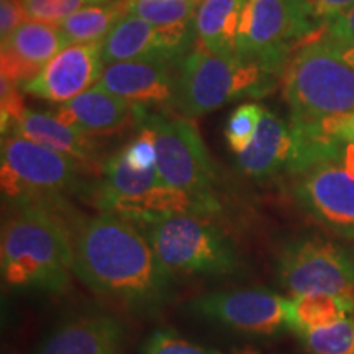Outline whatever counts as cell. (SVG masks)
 <instances>
[{
    "label": "cell",
    "mask_w": 354,
    "mask_h": 354,
    "mask_svg": "<svg viewBox=\"0 0 354 354\" xmlns=\"http://www.w3.org/2000/svg\"><path fill=\"white\" fill-rule=\"evenodd\" d=\"M74 272L88 289L127 307H153L165 299L169 276L135 221L104 212L69 228Z\"/></svg>",
    "instance_id": "6da1fadb"
},
{
    "label": "cell",
    "mask_w": 354,
    "mask_h": 354,
    "mask_svg": "<svg viewBox=\"0 0 354 354\" xmlns=\"http://www.w3.org/2000/svg\"><path fill=\"white\" fill-rule=\"evenodd\" d=\"M0 269L6 286L59 294L74 272L68 225L41 205H15L2 225Z\"/></svg>",
    "instance_id": "7a4b0ae2"
},
{
    "label": "cell",
    "mask_w": 354,
    "mask_h": 354,
    "mask_svg": "<svg viewBox=\"0 0 354 354\" xmlns=\"http://www.w3.org/2000/svg\"><path fill=\"white\" fill-rule=\"evenodd\" d=\"M274 73L259 61L241 56H218L194 46L176 71L172 109L196 118L245 97H263L274 87Z\"/></svg>",
    "instance_id": "3957f363"
},
{
    "label": "cell",
    "mask_w": 354,
    "mask_h": 354,
    "mask_svg": "<svg viewBox=\"0 0 354 354\" xmlns=\"http://www.w3.org/2000/svg\"><path fill=\"white\" fill-rule=\"evenodd\" d=\"M290 120L322 122L354 113V69L325 39L304 44L284 69Z\"/></svg>",
    "instance_id": "277c9868"
},
{
    "label": "cell",
    "mask_w": 354,
    "mask_h": 354,
    "mask_svg": "<svg viewBox=\"0 0 354 354\" xmlns=\"http://www.w3.org/2000/svg\"><path fill=\"white\" fill-rule=\"evenodd\" d=\"M133 122L154 133L156 169L162 183L194 196L215 215L220 210L216 172L196 122L184 115L149 112L141 105L133 107Z\"/></svg>",
    "instance_id": "5b68a950"
},
{
    "label": "cell",
    "mask_w": 354,
    "mask_h": 354,
    "mask_svg": "<svg viewBox=\"0 0 354 354\" xmlns=\"http://www.w3.org/2000/svg\"><path fill=\"white\" fill-rule=\"evenodd\" d=\"M162 271L176 276H223L236 271L230 238L209 216L172 215L143 223Z\"/></svg>",
    "instance_id": "8992f818"
},
{
    "label": "cell",
    "mask_w": 354,
    "mask_h": 354,
    "mask_svg": "<svg viewBox=\"0 0 354 354\" xmlns=\"http://www.w3.org/2000/svg\"><path fill=\"white\" fill-rule=\"evenodd\" d=\"M0 156L2 194L15 205L57 203L61 194L81 185V174L86 172L64 154L17 135L2 136Z\"/></svg>",
    "instance_id": "52a82bcc"
},
{
    "label": "cell",
    "mask_w": 354,
    "mask_h": 354,
    "mask_svg": "<svg viewBox=\"0 0 354 354\" xmlns=\"http://www.w3.org/2000/svg\"><path fill=\"white\" fill-rule=\"evenodd\" d=\"M277 276L292 295H333L354 315V246L323 236L295 238L282 246Z\"/></svg>",
    "instance_id": "ba28073f"
},
{
    "label": "cell",
    "mask_w": 354,
    "mask_h": 354,
    "mask_svg": "<svg viewBox=\"0 0 354 354\" xmlns=\"http://www.w3.org/2000/svg\"><path fill=\"white\" fill-rule=\"evenodd\" d=\"M294 197L322 227L354 243V146L295 176Z\"/></svg>",
    "instance_id": "9c48e42d"
},
{
    "label": "cell",
    "mask_w": 354,
    "mask_h": 354,
    "mask_svg": "<svg viewBox=\"0 0 354 354\" xmlns=\"http://www.w3.org/2000/svg\"><path fill=\"white\" fill-rule=\"evenodd\" d=\"M315 28L302 0H248L238 37V56L259 61L279 74L292 41L304 39Z\"/></svg>",
    "instance_id": "30bf717a"
},
{
    "label": "cell",
    "mask_w": 354,
    "mask_h": 354,
    "mask_svg": "<svg viewBox=\"0 0 354 354\" xmlns=\"http://www.w3.org/2000/svg\"><path fill=\"white\" fill-rule=\"evenodd\" d=\"M189 307L196 315L241 333L274 336L295 331L292 297L268 289L212 292L194 299Z\"/></svg>",
    "instance_id": "8fae6325"
},
{
    "label": "cell",
    "mask_w": 354,
    "mask_h": 354,
    "mask_svg": "<svg viewBox=\"0 0 354 354\" xmlns=\"http://www.w3.org/2000/svg\"><path fill=\"white\" fill-rule=\"evenodd\" d=\"M196 44V24L154 26L128 13L102 41V59L105 66L122 61H162L177 66Z\"/></svg>",
    "instance_id": "7c38bea8"
},
{
    "label": "cell",
    "mask_w": 354,
    "mask_h": 354,
    "mask_svg": "<svg viewBox=\"0 0 354 354\" xmlns=\"http://www.w3.org/2000/svg\"><path fill=\"white\" fill-rule=\"evenodd\" d=\"M102 43L69 44L44 66L41 73L21 86V91L37 99L63 105L76 99L104 73Z\"/></svg>",
    "instance_id": "4fadbf2b"
},
{
    "label": "cell",
    "mask_w": 354,
    "mask_h": 354,
    "mask_svg": "<svg viewBox=\"0 0 354 354\" xmlns=\"http://www.w3.org/2000/svg\"><path fill=\"white\" fill-rule=\"evenodd\" d=\"M68 46V38L59 26L26 20L2 41V77L24 86L37 77L44 66Z\"/></svg>",
    "instance_id": "5bb4252c"
},
{
    "label": "cell",
    "mask_w": 354,
    "mask_h": 354,
    "mask_svg": "<svg viewBox=\"0 0 354 354\" xmlns=\"http://www.w3.org/2000/svg\"><path fill=\"white\" fill-rule=\"evenodd\" d=\"M177 66L162 61H122L107 64L97 86L133 105L172 107Z\"/></svg>",
    "instance_id": "9a60e30c"
},
{
    "label": "cell",
    "mask_w": 354,
    "mask_h": 354,
    "mask_svg": "<svg viewBox=\"0 0 354 354\" xmlns=\"http://www.w3.org/2000/svg\"><path fill=\"white\" fill-rule=\"evenodd\" d=\"M297 149V133L292 123L264 109L256 136L245 151L236 154V162L243 174L259 180L271 179L282 172H294Z\"/></svg>",
    "instance_id": "2e32d148"
},
{
    "label": "cell",
    "mask_w": 354,
    "mask_h": 354,
    "mask_svg": "<svg viewBox=\"0 0 354 354\" xmlns=\"http://www.w3.org/2000/svg\"><path fill=\"white\" fill-rule=\"evenodd\" d=\"M10 135L21 136L35 143L64 154L79 162L86 172H100L104 165L99 159L95 138L76 128L66 125L55 113L37 112L26 109L20 120L15 123Z\"/></svg>",
    "instance_id": "e0dca14e"
},
{
    "label": "cell",
    "mask_w": 354,
    "mask_h": 354,
    "mask_svg": "<svg viewBox=\"0 0 354 354\" xmlns=\"http://www.w3.org/2000/svg\"><path fill=\"white\" fill-rule=\"evenodd\" d=\"M122 343V323L115 317L92 313L57 326L37 354H120Z\"/></svg>",
    "instance_id": "ac0fdd59"
},
{
    "label": "cell",
    "mask_w": 354,
    "mask_h": 354,
    "mask_svg": "<svg viewBox=\"0 0 354 354\" xmlns=\"http://www.w3.org/2000/svg\"><path fill=\"white\" fill-rule=\"evenodd\" d=\"M133 107L128 100L95 84L76 99L59 105L55 115L66 125L95 138L125 128L133 120Z\"/></svg>",
    "instance_id": "d6986e66"
},
{
    "label": "cell",
    "mask_w": 354,
    "mask_h": 354,
    "mask_svg": "<svg viewBox=\"0 0 354 354\" xmlns=\"http://www.w3.org/2000/svg\"><path fill=\"white\" fill-rule=\"evenodd\" d=\"M248 0H202L196 15V46L218 56H238Z\"/></svg>",
    "instance_id": "ffe728a7"
},
{
    "label": "cell",
    "mask_w": 354,
    "mask_h": 354,
    "mask_svg": "<svg viewBox=\"0 0 354 354\" xmlns=\"http://www.w3.org/2000/svg\"><path fill=\"white\" fill-rule=\"evenodd\" d=\"M161 183L156 167L149 171L133 169L120 149L104 162L97 203L104 212H112L120 203L141 197Z\"/></svg>",
    "instance_id": "44dd1931"
},
{
    "label": "cell",
    "mask_w": 354,
    "mask_h": 354,
    "mask_svg": "<svg viewBox=\"0 0 354 354\" xmlns=\"http://www.w3.org/2000/svg\"><path fill=\"white\" fill-rule=\"evenodd\" d=\"M131 0H109L99 6H91L68 17L59 28L69 44L102 43L115 25L130 12Z\"/></svg>",
    "instance_id": "7402d4cb"
},
{
    "label": "cell",
    "mask_w": 354,
    "mask_h": 354,
    "mask_svg": "<svg viewBox=\"0 0 354 354\" xmlns=\"http://www.w3.org/2000/svg\"><path fill=\"white\" fill-rule=\"evenodd\" d=\"M292 305H294L295 320L294 333L325 328L353 315L351 308L343 300L328 294L292 295Z\"/></svg>",
    "instance_id": "603a6c76"
},
{
    "label": "cell",
    "mask_w": 354,
    "mask_h": 354,
    "mask_svg": "<svg viewBox=\"0 0 354 354\" xmlns=\"http://www.w3.org/2000/svg\"><path fill=\"white\" fill-rule=\"evenodd\" d=\"M202 0H131V15L140 17L154 26L196 24Z\"/></svg>",
    "instance_id": "cb8c5ba5"
},
{
    "label": "cell",
    "mask_w": 354,
    "mask_h": 354,
    "mask_svg": "<svg viewBox=\"0 0 354 354\" xmlns=\"http://www.w3.org/2000/svg\"><path fill=\"white\" fill-rule=\"evenodd\" d=\"M297 336L312 354H354V318L351 315L325 328L300 331Z\"/></svg>",
    "instance_id": "d4e9b609"
},
{
    "label": "cell",
    "mask_w": 354,
    "mask_h": 354,
    "mask_svg": "<svg viewBox=\"0 0 354 354\" xmlns=\"http://www.w3.org/2000/svg\"><path fill=\"white\" fill-rule=\"evenodd\" d=\"M263 113L264 107L258 104H241L230 115L225 125V138L234 154L245 151L253 141Z\"/></svg>",
    "instance_id": "484cf974"
},
{
    "label": "cell",
    "mask_w": 354,
    "mask_h": 354,
    "mask_svg": "<svg viewBox=\"0 0 354 354\" xmlns=\"http://www.w3.org/2000/svg\"><path fill=\"white\" fill-rule=\"evenodd\" d=\"M109 0H24L26 20L59 26L81 8L99 6Z\"/></svg>",
    "instance_id": "4316f807"
},
{
    "label": "cell",
    "mask_w": 354,
    "mask_h": 354,
    "mask_svg": "<svg viewBox=\"0 0 354 354\" xmlns=\"http://www.w3.org/2000/svg\"><path fill=\"white\" fill-rule=\"evenodd\" d=\"M141 354H221L216 349L189 342L174 331H154L141 346Z\"/></svg>",
    "instance_id": "83f0119b"
},
{
    "label": "cell",
    "mask_w": 354,
    "mask_h": 354,
    "mask_svg": "<svg viewBox=\"0 0 354 354\" xmlns=\"http://www.w3.org/2000/svg\"><path fill=\"white\" fill-rule=\"evenodd\" d=\"M128 166L136 171H149L156 167V138L146 127H138V135L122 148Z\"/></svg>",
    "instance_id": "f1b7e54d"
},
{
    "label": "cell",
    "mask_w": 354,
    "mask_h": 354,
    "mask_svg": "<svg viewBox=\"0 0 354 354\" xmlns=\"http://www.w3.org/2000/svg\"><path fill=\"white\" fill-rule=\"evenodd\" d=\"M25 110L19 84L0 77V130H2V136L10 135Z\"/></svg>",
    "instance_id": "f546056e"
},
{
    "label": "cell",
    "mask_w": 354,
    "mask_h": 354,
    "mask_svg": "<svg viewBox=\"0 0 354 354\" xmlns=\"http://www.w3.org/2000/svg\"><path fill=\"white\" fill-rule=\"evenodd\" d=\"M302 6L310 20L320 26L354 7V0H302Z\"/></svg>",
    "instance_id": "4dcf8cb0"
},
{
    "label": "cell",
    "mask_w": 354,
    "mask_h": 354,
    "mask_svg": "<svg viewBox=\"0 0 354 354\" xmlns=\"http://www.w3.org/2000/svg\"><path fill=\"white\" fill-rule=\"evenodd\" d=\"M322 38L338 44H354V7L325 24Z\"/></svg>",
    "instance_id": "1f68e13d"
},
{
    "label": "cell",
    "mask_w": 354,
    "mask_h": 354,
    "mask_svg": "<svg viewBox=\"0 0 354 354\" xmlns=\"http://www.w3.org/2000/svg\"><path fill=\"white\" fill-rule=\"evenodd\" d=\"M26 21L24 0H0V38L7 39Z\"/></svg>",
    "instance_id": "d6a6232c"
},
{
    "label": "cell",
    "mask_w": 354,
    "mask_h": 354,
    "mask_svg": "<svg viewBox=\"0 0 354 354\" xmlns=\"http://www.w3.org/2000/svg\"><path fill=\"white\" fill-rule=\"evenodd\" d=\"M333 128L339 138L354 146V113L343 115V117H335Z\"/></svg>",
    "instance_id": "836d02e7"
},
{
    "label": "cell",
    "mask_w": 354,
    "mask_h": 354,
    "mask_svg": "<svg viewBox=\"0 0 354 354\" xmlns=\"http://www.w3.org/2000/svg\"><path fill=\"white\" fill-rule=\"evenodd\" d=\"M326 43H328V46L333 50L336 56L342 57L344 63L349 64L354 69V44H338V43H331V41H326Z\"/></svg>",
    "instance_id": "e575fe53"
}]
</instances>
